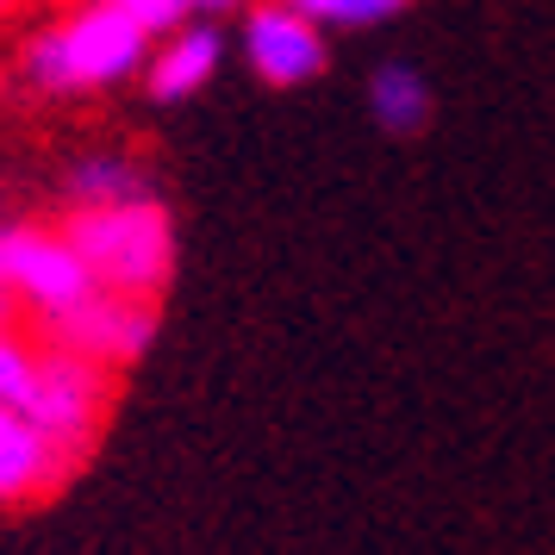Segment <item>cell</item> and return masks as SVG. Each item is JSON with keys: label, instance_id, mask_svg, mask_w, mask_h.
<instances>
[{"label": "cell", "instance_id": "52a82bcc", "mask_svg": "<svg viewBox=\"0 0 555 555\" xmlns=\"http://www.w3.org/2000/svg\"><path fill=\"white\" fill-rule=\"evenodd\" d=\"M219 63H225L219 20H181V26L151 38V56H144L138 81H144V94L156 106H176V101H194L206 81L219 76Z\"/></svg>", "mask_w": 555, "mask_h": 555}, {"label": "cell", "instance_id": "277c9868", "mask_svg": "<svg viewBox=\"0 0 555 555\" xmlns=\"http://www.w3.org/2000/svg\"><path fill=\"white\" fill-rule=\"evenodd\" d=\"M113 405V369H101L94 356L63 350V344H44L38 337V380H31L26 418L56 450H69L76 462H88L94 437H101V418Z\"/></svg>", "mask_w": 555, "mask_h": 555}, {"label": "cell", "instance_id": "3957f363", "mask_svg": "<svg viewBox=\"0 0 555 555\" xmlns=\"http://www.w3.org/2000/svg\"><path fill=\"white\" fill-rule=\"evenodd\" d=\"M0 287L13 294L31 331L69 319L81 300L101 294L63 225H0Z\"/></svg>", "mask_w": 555, "mask_h": 555}, {"label": "cell", "instance_id": "ba28073f", "mask_svg": "<svg viewBox=\"0 0 555 555\" xmlns=\"http://www.w3.org/2000/svg\"><path fill=\"white\" fill-rule=\"evenodd\" d=\"M76 468H81L76 455L56 450L20 405H0V505L44 500V493H56Z\"/></svg>", "mask_w": 555, "mask_h": 555}, {"label": "cell", "instance_id": "5bb4252c", "mask_svg": "<svg viewBox=\"0 0 555 555\" xmlns=\"http://www.w3.org/2000/svg\"><path fill=\"white\" fill-rule=\"evenodd\" d=\"M13 325H26V319H20V306H13V294L0 287V331H13Z\"/></svg>", "mask_w": 555, "mask_h": 555}, {"label": "cell", "instance_id": "9a60e30c", "mask_svg": "<svg viewBox=\"0 0 555 555\" xmlns=\"http://www.w3.org/2000/svg\"><path fill=\"white\" fill-rule=\"evenodd\" d=\"M7 7H20V0H0V13H7Z\"/></svg>", "mask_w": 555, "mask_h": 555}, {"label": "cell", "instance_id": "5b68a950", "mask_svg": "<svg viewBox=\"0 0 555 555\" xmlns=\"http://www.w3.org/2000/svg\"><path fill=\"white\" fill-rule=\"evenodd\" d=\"M237 44H244L250 76L269 88H306L331 63V31L294 0H244Z\"/></svg>", "mask_w": 555, "mask_h": 555}, {"label": "cell", "instance_id": "9c48e42d", "mask_svg": "<svg viewBox=\"0 0 555 555\" xmlns=\"http://www.w3.org/2000/svg\"><path fill=\"white\" fill-rule=\"evenodd\" d=\"M369 113H375V126L387 138H418L430 126V113H437V94H430L425 69H412V63H380L375 76H369Z\"/></svg>", "mask_w": 555, "mask_h": 555}, {"label": "cell", "instance_id": "30bf717a", "mask_svg": "<svg viewBox=\"0 0 555 555\" xmlns=\"http://www.w3.org/2000/svg\"><path fill=\"white\" fill-rule=\"evenodd\" d=\"M126 201H156L151 169L131 151H88L69 169V206H126Z\"/></svg>", "mask_w": 555, "mask_h": 555}, {"label": "cell", "instance_id": "7a4b0ae2", "mask_svg": "<svg viewBox=\"0 0 555 555\" xmlns=\"http://www.w3.org/2000/svg\"><path fill=\"white\" fill-rule=\"evenodd\" d=\"M63 237L88 262L94 287L156 300L176 275V225L163 201H126V206H69Z\"/></svg>", "mask_w": 555, "mask_h": 555}, {"label": "cell", "instance_id": "6da1fadb", "mask_svg": "<svg viewBox=\"0 0 555 555\" xmlns=\"http://www.w3.org/2000/svg\"><path fill=\"white\" fill-rule=\"evenodd\" d=\"M151 56V31L119 0H76L63 20L31 31L26 81L38 94H106L138 81Z\"/></svg>", "mask_w": 555, "mask_h": 555}, {"label": "cell", "instance_id": "4fadbf2b", "mask_svg": "<svg viewBox=\"0 0 555 555\" xmlns=\"http://www.w3.org/2000/svg\"><path fill=\"white\" fill-rule=\"evenodd\" d=\"M119 7H126L151 38H156V31H169V26H181V20H194V13H188V0H119Z\"/></svg>", "mask_w": 555, "mask_h": 555}, {"label": "cell", "instance_id": "8992f818", "mask_svg": "<svg viewBox=\"0 0 555 555\" xmlns=\"http://www.w3.org/2000/svg\"><path fill=\"white\" fill-rule=\"evenodd\" d=\"M44 344H63V350H81L94 356L101 369H131L138 356L151 350L156 337V300H131V294H94V300H81L69 319H56V325L38 331Z\"/></svg>", "mask_w": 555, "mask_h": 555}, {"label": "cell", "instance_id": "7c38bea8", "mask_svg": "<svg viewBox=\"0 0 555 555\" xmlns=\"http://www.w3.org/2000/svg\"><path fill=\"white\" fill-rule=\"evenodd\" d=\"M294 7H306L325 31H369L405 13V0H294Z\"/></svg>", "mask_w": 555, "mask_h": 555}, {"label": "cell", "instance_id": "8fae6325", "mask_svg": "<svg viewBox=\"0 0 555 555\" xmlns=\"http://www.w3.org/2000/svg\"><path fill=\"white\" fill-rule=\"evenodd\" d=\"M31 380H38V331L31 325L0 331V405H20L26 412Z\"/></svg>", "mask_w": 555, "mask_h": 555}]
</instances>
